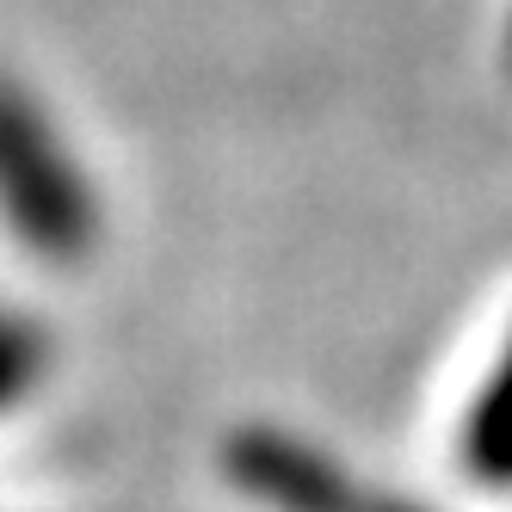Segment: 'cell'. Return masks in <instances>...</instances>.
Instances as JSON below:
<instances>
[{
	"label": "cell",
	"mask_w": 512,
	"mask_h": 512,
	"mask_svg": "<svg viewBox=\"0 0 512 512\" xmlns=\"http://www.w3.org/2000/svg\"><path fill=\"white\" fill-rule=\"evenodd\" d=\"M0 223L44 260H87L99 241V198L56 124L0 81Z\"/></svg>",
	"instance_id": "1"
},
{
	"label": "cell",
	"mask_w": 512,
	"mask_h": 512,
	"mask_svg": "<svg viewBox=\"0 0 512 512\" xmlns=\"http://www.w3.org/2000/svg\"><path fill=\"white\" fill-rule=\"evenodd\" d=\"M229 475L278 512H414L389 494L358 488L352 475H340L321 451L297 445V438H284V432L229 438Z\"/></svg>",
	"instance_id": "2"
},
{
	"label": "cell",
	"mask_w": 512,
	"mask_h": 512,
	"mask_svg": "<svg viewBox=\"0 0 512 512\" xmlns=\"http://www.w3.org/2000/svg\"><path fill=\"white\" fill-rule=\"evenodd\" d=\"M457 451H463V475L475 488H512V340L500 346L488 383L469 401Z\"/></svg>",
	"instance_id": "3"
},
{
	"label": "cell",
	"mask_w": 512,
	"mask_h": 512,
	"mask_svg": "<svg viewBox=\"0 0 512 512\" xmlns=\"http://www.w3.org/2000/svg\"><path fill=\"white\" fill-rule=\"evenodd\" d=\"M44 364H50V334L38 321L0 309V414L31 395V383L44 377Z\"/></svg>",
	"instance_id": "4"
}]
</instances>
